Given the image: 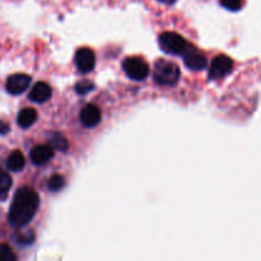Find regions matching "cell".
<instances>
[{"mask_svg": "<svg viewBox=\"0 0 261 261\" xmlns=\"http://www.w3.org/2000/svg\"><path fill=\"white\" fill-rule=\"evenodd\" d=\"M50 143H51L50 147L53 148V149L55 148V149L60 150V152H65L69 147L68 140H66L63 135L59 134V133H54V134H51Z\"/></svg>", "mask_w": 261, "mask_h": 261, "instance_id": "15", "label": "cell"}, {"mask_svg": "<svg viewBox=\"0 0 261 261\" xmlns=\"http://www.w3.org/2000/svg\"><path fill=\"white\" fill-rule=\"evenodd\" d=\"M36 120H37V112L35 109H23L18 115V124L24 129L35 124Z\"/></svg>", "mask_w": 261, "mask_h": 261, "instance_id": "12", "label": "cell"}, {"mask_svg": "<svg viewBox=\"0 0 261 261\" xmlns=\"http://www.w3.org/2000/svg\"><path fill=\"white\" fill-rule=\"evenodd\" d=\"M54 153L55 152L50 145H37L31 150V160L37 166L45 165L54 157Z\"/></svg>", "mask_w": 261, "mask_h": 261, "instance_id": "10", "label": "cell"}, {"mask_svg": "<svg viewBox=\"0 0 261 261\" xmlns=\"http://www.w3.org/2000/svg\"><path fill=\"white\" fill-rule=\"evenodd\" d=\"M233 69V61L231 58L226 55L217 56L213 60L211 65V70H209V79L216 81V79L223 78V76L228 75Z\"/></svg>", "mask_w": 261, "mask_h": 261, "instance_id": "5", "label": "cell"}, {"mask_svg": "<svg viewBox=\"0 0 261 261\" xmlns=\"http://www.w3.org/2000/svg\"><path fill=\"white\" fill-rule=\"evenodd\" d=\"M64 186H65V180H64L63 176L54 175L53 177L48 180V189H50L51 191H60Z\"/></svg>", "mask_w": 261, "mask_h": 261, "instance_id": "17", "label": "cell"}, {"mask_svg": "<svg viewBox=\"0 0 261 261\" xmlns=\"http://www.w3.org/2000/svg\"><path fill=\"white\" fill-rule=\"evenodd\" d=\"M8 130H9V126L5 122L0 121V134H7Z\"/></svg>", "mask_w": 261, "mask_h": 261, "instance_id": "20", "label": "cell"}, {"mask_svg": "<svg viewBox=\"0 0 261 261\" xmlns=\"http://www.w3.org/2000/svg\"><path fill=\"white\" fill-rule=\"evenodd\" d=\"M94 89V84L91 81H81L75 84V92L78 94H87Z\"/></svg>", "mask_w": 261, "mask_h": 261, "instance_id": "18", "label": "cell"}, {"mask_svg": "<svg viewBox=\"0 0 261 261\" xmlns=\"http://www.w3.org/2000/svg\"><path fill=\"white\" fill-rule=\"evenodd\" d=\"M122 68H124L126 75L134 81H144L149 74L148 64L142 58H137V56L125 59Z\"/></svg>", "mask_w": 261, "mask_h": 261, "instance_id": "4", "label": "cell"}, {"mask_svg": "<svg viewBox=\"0 0 261 261\" xmlns=\"http://www.w3.org/2000/svg\"><path fill=\"white\" fill-rule=\"evenodd\" d=\"M184 63L191 70H203L206 66V58L190 45V47L182 54Z\"/></svg>", "mask_w": 261, "mask_h": 261, "instance_id": "7", "label": "cell"}, {"mask_svg": "<svg viewBox=\"0 0 261 261\" xmlns=\"http://www.w3.org/2000/svg\"><path fill=\"white\" fill-rule=\"evenodd\" d=\"M160 42L161 48H162L165 53L171 54V55H182L190 45L188 43V41L180 36L178 33L175 32H165L160 36Z\"/></svg>", "mask_w": 261, "mask_h": 261, "instance_id": "3", "label": "cell"}, {"mask_svg": "<svg viewBox=\"0 0 261 261\" xmlns=\"http://www.w3.org/2000/svg\"><path fill=\"white\" fill-rule=\"evenodd\" d=\"M180 79V69L175 63L161 59L154 65V81L161 86H175Z\"/></svg>", "mask_w": 261, "mask_h": 261, "instance_id": "2", "label": "cell"}, {"mask_svg": "<svg viewBox=\"0 0 261 261\" xmlns=\"http://www.w3.org/2000/svg\"><path fill=\"white\" fill-rule=\"evenodd\" d=\"M81 120L84 126L94 127L101 121V111L94 105H87L81 112Z\"/></svg>", "mask_w": 261, "mask_h": 261, "instance_id": "9", "label": "cell"}, {"mask_svg": "<svg viewBox=\"0 0 261 261\" xmlns=\"http://www.w3.org/2000/svg\"><path fill=\"white\" fill-rule=\"evenodd\" d=\"M51 93V87L48 86L45 82H38L37 84H35V87L32 88V91L30 92V99L36 103H43L47 99H50Z\"/></svg>", "mask_w": 261, "mask_h": 261, "instance_id": "11", "label": "cell"}, {"mask_svg": "<svg viewBox=\"0 0 261 261\" xmlns=\"http://www.w3.org/2000/svg\"><path fill=\"white\" fill-rule=\"evenodd\" d=\"M222 7L226 8L227 10H231V12H237L242 8L244 5V0H221Z\"/></svg>", "mask_w": 261, "mask_h": 261, "instance_id": "19", "label": "cell"}, {"mask_svg": "<svg viewBox=\"0 0 261 261\" xmlns=\"http://www.w3.org/2000/svg\"><path fill=\"white\" fill-rule=\"evenodd\" d=\"M75 65L82 73H89L96 65V56L94 53L88 47H82L75 54Z\"/></svg>", "mask_w": 261, "mask_h": 261, "instance_id": "6", "label": "cell"}, {"mask_svg": "<svg viewBox=\"0 0 261 261\" xmlns=\"http://www.w3.org/2000/svg\"><path fill=\"white\" fill-rule=\"evenodd\" d=\"M40 204L37 193L31 188H22L15 193L9 209V223L20 228L30 223L35 217Z\"/></svg>", "mask_w": 261, "mask_h": 261, "instance_id": "1", "label": "cell"}, {"mask_svg": "<svg viewBox=\"0 0 261 261\" xmlns=\"http://www.w3.org/2000/svg\"><path fill=\"white\" fill-rule=\"evenodd\" d=\"M31 83V76L27 74H13L7 81V91L10 94H22L23 92L27 91L28 86Z\"/></svg>", "mask_w": 261, "mask_h": 261, "instance_id": "8", "label": "cell"}, {"mask_svg": "<svg viewBox=\"0 0 261 261\" xmlns=\"http://www.w3.org/2000/svg\"><path fill=\"white\" fill-rule=\"evenodd\" d=\"M10 188H12V177L9 173L0 171V200H4L7 198Z\"/></svg>", "mask_w": 261, "mask_h": 261, "instance_id": "14", "label": "cell"}, {"mask_svg": "<svg viewBox=\"0 0 261 261\" xmlns=\"http://www.w3.org/2000/svg\"><path fill=\"white\" fill-rule=\"evenodd\" d=\"M0 261H17L14 251L5 244H0Z\"/></svg>", "mask_w": 261, "mask_h": 261, "instance_id": "16", "label": "cell"}, {"mask_svg": "<svg viewBox=\"0 0 261 261\" xmlns=\"http://www.w3.org/2000/svg\"><path fill=\"white\" fill-rule=\"evenodd\" d=\"M158 2L163 3V4H167V5H171V4H173V3H175V2H176V0H158Z\"/></svg>", "mask_w": 261, "mask_h": 261, "instance_id": "21", "label": "cell"}, {"mask_svg": "<svg viewBox=\"0 0 261 261\" xmlns=\"http://www.w3.org/2000/svg\"><path fill=\"white\" fill-rule=\"evenodd\" d=\"M7 163L9 170L14 171V172H19V171H22L23 168H24V155H23L22 152H19V150H14V152L10 153V155L8 157Z\"/></svg>", "mask_w": 261, "mask_h": 261, "instance_id": "13", "label": "cell"}]
</instances>
